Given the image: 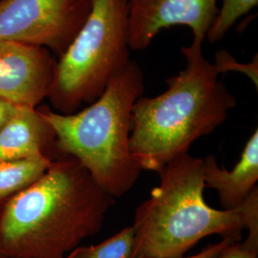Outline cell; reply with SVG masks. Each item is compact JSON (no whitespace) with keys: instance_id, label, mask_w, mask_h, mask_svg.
Instances as JSON below:
<instances>
[{"instance_id":"cell-13","label":"cell","mask_w":258,"mask_h":258,"mask_svg":"<svg viewBox=\"0 0 258 258\" xmlns=\"http://www.w3.org/2000/svg\"><path fill=\"white\" fill-rule=\"evenodd\" d=\"M257 5L258 0H223L221 8H219L206 38L211 43L221 40L240 18Z\"/></svg>"},{"instance_id":"cell-9","label":"cell","mask_w":258,"mask_h":258,"mask_svg":"<svg viewBox=\"0 0 258 258\" xmlns=\"http://www.w3.org/2000/svg\"><path fill=\"white\" fill-rule=\"evenodd\" d=\"M258 180V130L249 137L238 163L231 171L217 165L213 155L204 159L205 187L217 190L223 210L240 207L256 187Z\"/></svg>"},{"instance_id":"cell-1","label":"cell","mask_w":258,"mask_h":258,"mask_svg":"<svg viewBox=\"0 0 258 258\" xmlns=\"http://www.w3.org/2000/svg\"><path fill=\"white\" fill-rule=\"evenodd\" d=\"M114 204L76 159L58 156L0 206V257H65L101 231Z\"/></svg>"},{"instance_id":"cell-2","label":"cell","mask_w":258,"mask_h":258,"mask_svg":"<svg viewBox=\"0 0 258 258\" xmlns=\"http://www.w3.org/2000/svg\"><path fill=\"white\" fill-rule=\"evenodd\" d=\"M184 70L166 80L161 95L139 98L131 112L129 147L142 170L159 172L186 154L198 139L211 134L236 107L237 100L218 80L202 47H182Z\"/></svg>"},{"instance_id":"cell-11","label":"cell","mask_w":258,"mask_h":258,"mask_svg":"<svg viewBox=\"0 0 258 258\" xmlns=\"http://www.w3.org/2000/svg\"><path fill=\"white\" fill-rule=\"evenodd\" d=\"M52 160L50 157L38 156L0 162V206L43 175Z\"/></svg>"},{"instance_id":"cell-8","label":"cell","mask_w":258,"mask_h":258,"mask_svg":"<svg viewBox=\"0 0 258 258\" xmlns=\"http://www.w3.org/2000/svg\"><path fill=\"white\" fill-rule=\"evenodd\" d=\"M55 64L44 47L0 40V98L19 107L37 108L49 96Z\"/></svg>"},{"instance_id":"cell-12","label":"cell","mask_w":258,"mask_h":258,"mask_svg":"<svg viewBox=\"0 0 258 258\" xmlns=\"http://www.w3.org/2000/svg\"><path fill=\"white\" fill-rule=\"evenodd\" d=\"M134 243L135 229L130 226L98 245L78 247L72 258H132Z\"/></svg>"},{"instance_id":"cell-14","label":"cell","mask_w":258,"mask_h":258,"mask_svg":"<svg viewBox=\"0 0 258 258\" xmlns=\"http://www.w3.org/2000/svg\"><path fill=\"white\" fill-rule=\"evenodd\" d=\"M214 66L217 68L219 74L227 73L230 71L241 72L247 75L251 82L258 86V58L257 54L254 55V58L251 62L243 64L236 60L227 50L217 51L214 55Z\"/></svg>"},{"instance_id":"cell-20","label":"cell","mask_w":258,"mask_h":258,"mask_svg":"<svg viewBox=\"0 0 258 258\" xmlns=\"http://www.w3.org/2000/svg\"><path fill=\"white\" fill-rule=\"evenodd\" d=\"M0 258H5V257H0Z\"/></svg>"},{"instance_id":"cell-6","label":"cell","mask_w":258,"mask_h":258,"mask_svg":"<svg viewBox=\"0 0 258 258\" xmlns=\"http://www.w3.org/2000/svg\"><path fill=\"white\" fill-rule=\"evenodd\" d=\"M93 0H0V40L44 47L57 58L83 27Z\"/></svg>"},{"instance_id":"cell-10","label":"cell","mask_w":258,"mask_h":258,"mask_svg":"<svg viewBox=\"0 0 258 258\" xmlns=\"http://www.w3.org/2000/svg\"><path fill=\"white\" fill-rule=\"evenodd\" d=\"M55 141L54 130L37 107H19L0 130V162L50 157Z\"/></svg>"},{"instance_id":"cell-3","label":"cell","mask_w":258,"mask_h":258,"mask_svg":"<svg viewBox=\"0 0 258 258\" xmlns=\"http://www.w3.org/2000/svg\"><path fill=\"white\" fill-rule=\"evenodd\" d=\"M144 89L141 67L131 60L83 110L63 115L45 105L37 107L55 132L54 148L59 156L76 159L113 198L127 194L142 171L131 154L129 138L132 108Z\"/></svg>"},{"instance_id":"cell-15","label":"cell","mask_w":258,"mask_h":258,"mask_svg":"<svg viewBox=\"0 0 258 258\" xmlns=\"http://www.w3.org/2000/svg\"><path fill=\"white\" fill-rule=\"evenodd\" d=\"M244 218L245 228L249 231L248 237L245 240L249 246L258 249V190L257 186L251 191L241 205Z\"/></svg>"},{"instance_id":"cell-16","label":"cell","mask_w":258,"mask_h":258,"mask_svg":"<svg viewBox=\"0 0 258 258\" xmlns=\"http://www.w3.org/2000/svg\"><path fill=\"white\" fill-rule=\"evenodd\" d=\"M217 258H258V249L245 241L234 242L223 249Z\"/></svg>"},{"instance_id":"cell-5","label":"cell","mask_w":258,"mask_h":258,"mask_svg":"<svg viewBox=\"0 0 258 258\" xmlns=\"http://www.w3.org/2000/svg\"><path fill=\"white\" fill-rule=\"evenodd\" d=\"M126 0H93L92 9L56 60L48 99L59 114L78 112L102 95L114 75L131 61Z\"/></svg>"},{"instance_id":"cell-7","label":"cell","mask_w":258,"mask_h":258,"mask_svg":"<svg viewBox=\"0 0 258 258\" xmlns=\"http://www.w3.org/2000/svg\"><path fill=\"white\" fill-rule=\"evenodd\" d=\"M129 48H148L162 30L183 25L194 35L191 45L202 47L216 18L218 0H126Z\"/></svg>"},{"instance_id":"cell-19","label":"cell","mask_w":258,"mask_h":258,"mask_svg":"<svg viewBox=\"0 0 258 258\" xmlns=\"http://www.w3.org/2000/svg\"><path fill=\"white\" fill-rule=\"evenodd\" d=\"M73 257V251H71V252H70V253H69V254H68V255H66V256H65V257H63V258H72Z\"/></svg>"},{"instance_id":"cell-18","label":"cell","mask_w":258,"mask_h":258,"mask_svg":"<svg viewBox=\"0 0 258 258\" xmlns=\"http://www.w3.org/2000/svg\"><path fill=\"white\" fill-rule=\"evenodd\" d=\"M19 106L0 98V130L8 122Z\"/></svg>"},{"instance_id":"cell-4","label":"cell","mask_w":258,"mask_h":258,"mask_svg":"<svg viewBox=\"0 0 258 258\" xmlns=\"http://www.w3.org/2000/svg\"><path fill=\"white\" fill-rule=\"evenodd\" d=\"M158 174L160 184L135 212L132 258L182 257L212 234L240 242L246 229L241 206L216 210L204 199V159L186 153Z\"/></svg>"},{"instance_id":"cell-17","label":"cell","mask_w":258,"mask_h":258,"mask_svg":"<svg viewBox=\"0 0 258 258\" xmlns=\"http://www.w3.org/2000/svg\"><path fill=\"white\" fill-rule=\"evenodd\" d=\"M232 243H234L233 240L231 238H223V239L216 243V244H212L208 246L207 248L197 253V254H194L191 256H187V257H175V258H217V256L220 254L223 249H225L226 247H228L229 245H231ZM135 258H151V257H135Z\"/></svg>"}]
</instances>
